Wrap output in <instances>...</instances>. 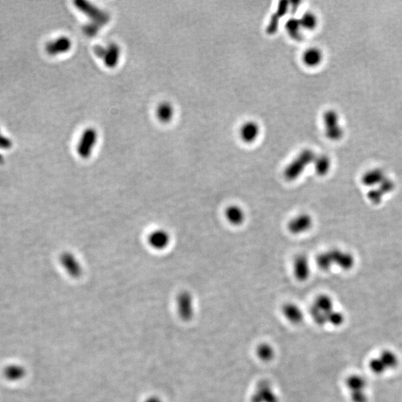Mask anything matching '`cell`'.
<instances>
[{
    "instance_id": "23",
    "label": "cell",
    "mask_w": 402,
    "mask_h": 402,
    "mask_svg": "<svg viewBox=\"0 0 402 402\" xmlns=\"http://www.w3.org/2000/svg\"><path fill=\"white\" fill-rule=\"evenodd\" d=\"M180 311L184 317L188 318L193 313L192 297L189 293L184 292L180 295L178 300Z\"/></svg>"
},
{
    "instance_id": "22",
    "label": "cell",
    "mask_w": 402,
    "mask_h": 402,
    "mask_svg": "<svg viewBox=\"0 0 402 402\" xmlns=\"http://www.w3.org/2000/svg\"><path fill=\"white\" fill-rule=\"evenodd\" d=\"M286 32L293 40L300 41L303 39V28L300 23V20L297 17H290L284 24Z\"/></svg>"
},
{
    "instance_id": "4",
    "label": "cell",
    "mask_w": 402,
    "mask_h": 402,
    "mask_svg": "<svg viewBox=\"0 0 402 402\" xmlns=\"http://www.w3.org/2000/svg\"><path fill=\"white\" fill-rule=\"evenodd\" d=\"M399 358L393 351H381L378 355L370 361V368L372 372L382 375L384 373L395 370L399 365Z\"/></svg>"
},
{
    "instance_id": "15",
    "label": "cell",
    "mask_w": 402,
    "mask_h": 402,
    "mask_svg": "<svg viewBox=\"0 0 402 402\" xmlns=\"http://www.w3.org/2000/svg\"><path fill=\"white\" fill-rule=\"evenodd\" d=\"M323 58V51L317 46L307 48L302 55V61L308 67L314 68L320 66Z\"/></svg>"
},
{
    "instance_id": "8",
    "label": "cell",
    "mask_w": 402,
    "mask_h": 402,
    "mask_svg": "<svg viewBox=\"0 0 402 402\" xmlns=\"http://www.w3.org/2000/svg\"><path fill=\"white\" fill-rule=\"evenodd\" d=\"M313 220L309 213H303L293 217L287 223V229L291 234L300 236L310 231Z\"/></svg>"
},
{
    "instance_id": "29",
    "label": "cell",
    "mask_w": 402,
    "mask_h": 402,
    "mask_svg": "<svg viewBox=\"0 0 402 402\" xmlns=\"http://www.w3.org/2000/svg\"><path fill=\"white\" fill-rule=\"evenodd\" d=\"M101 27V26H100V25L93 23L92 22V23L87 25V26L84 27V31H85L86 34H88V35L94 36L98 32L100 28Z\"/></svg>"
},
{
    "instance_id": "24",
    "label": "cell",
    "mask_w": 402,
    "mask_h": 402,
    "mask_svg": "<svg viewBox=\"0 0 402 402\" xmlns=\"http://www.w3.org/2000/svg\"><path fill=\"white\" fill-rule=\"evenodd\" d=\"M299 20L303 30L306 31H313L318 26V17L313 11H306Z\"/></svg>"
},
{
    "instance_id": "14",
    "label": "cell",
    "mask_w": 402,
    "mask_h": 402,
    "mask_svg": "<svg viewBox=\"0 0 402 402\" xmlns=\"http://www.w3.org/2000/svg\"><path fill=\"white\" fill-rule=\"evenodd\" d=\"M224 217L226 221L232 226H240L246 220L247 215L242 207L237 204H232L225 210Z\"/></svg>"
},
{
    "instance_id": "2",
    "label": "cell",
    "mask_w": 402,
    "mask_h": 402,
    "mask_svg": "<svg viewBox=\"0 0 402 402\" xmlns=\"http://www.w3.org/2000/svg\"><path fill=\"white\" fill-rule=\"evenodd\" d=\"M316 263L320 269L329 271L333 265H338L343 270H349L354 265L353 257L347 252L339 249H332L320 253L316 259Z\"/></svg>"
},
{
    "instance_id": "28",
    "label": "cell",
    "mask_w": 402,
    "mask_h": 402,
    "mask_svg": "<svg viewBox=\"0 0 402 402\" xmlns=\"http://www.w3.org/2000/svg\"><path fill=\"white\" fill-rule=\"evenodd\" d=\"M5 375L9 380H18L24 375V371L19 366H11L5 370Z\"/></svg>"
},
{
    "instance_id": "12",
    "label": "cell",
    "mask_w": 402,
    "mask_h": 402,
    "mask_svg": "<svg viewBox=\"0 0 402 402\" xmlns=\"http://www.w3.org/2000/svg\"><path fill=\"white\" fill-rule=\"evenodd\" d=\"M293 274L297 281H306L310 275V265L309 258L304 254H300L294 258L292 264Z\"/></svg>"
},
{
    "instance_id": "18",
    "label": "cell",
    "mask_w": 402,
    "mask_h": 402,
    "mask_svg": "<svg viewBox=\"0 0 402 402\" xmlns=\"http://www.w3.org/2000/svg\"><path fill=\"white\" fill-rule=\"evenodd\" d=\"M289 8V2H287V1H282V2H279L278 6H277V11L273 14L271 20L268 23V28H267V31H268V34H274L278 31L280 20H281V17H284L285 16Z\"/></svg>"
},
{
    "instance_id": "20",
    "label": "cell",
    "mask_w": 402,
    "mask_h": 402,
    "mask_svg": "<svg viewBox=\"0 0 402 402\" xmlns=\"http://www.w3.org/2000/svg\"><path fill=\"white\" fill-rule=\"evenodd\" d=\"M170 242V236L164 230H156L151 233L149 236V243L152 247L160 250L165 249Z\"/></svg>"
},
{
    "instance_id": "10",
    "label": "cell",
    "mask_w": 402,
    "mask_h": 402,
    "mask_svg": "<svg viewBox=\"0 0 402 402\" xmlns=\"http://www.w3.org/2000/svg\"><path fill=\"white\" fill-rule=\"evenodd\" d=\"M98 133L95 129L88 128L84 130L77 147L78 155L83 159L89 158L96 145Z\"/></svg>"
},
{
    "instance_id": "17",
    "label": "cell",
    "mask_w": 402,
    "mask_h": 402,
    "mask_svg": "<svg viewBox=\"0 0 402 402\" xmlns=\"http://www.w3.org/2000/svg\"><path fill=\"white\" fill-rule=\"evenodd\" d=\"M60 262L66 272L74 278H78L81 275V265L76 258L70 252H64L60 258Z\"/></svg>"
},
{
    "instance_id": "3",
    "label": "cell",
    "mask_w": 402,
    "mask_h": 402,
    "mask_svg": "<svg viewBox=\"0 0 402 402\" xmlns=\"http://www.w3.org/2000/svg\"><path fill=\"white\" fill-rule=\"evenodd\" d=\"M316 154L310 149L302 151L284 168V179L289 182L297 181L304 173L308 167L312 165L316 157Z\"/></svg>"
},
{
    "instance_id": "13",
    "label": "cell",
    "mask_w": 402,
    "mask_h": 402,
    "mask_svg": "<svg viewBox=\"0 0 402 402\" xmlns=\"http://www.w3.org/2000/svg\"><path fill=\"white\" fill-rule=\"evenodd\" d=\"M239 136L247 144L255 142L260 135V126L255 121H247L241 125L239 128Z\"/></svg>"
},
{
    "instance_id": "5",
    "label": "cell",
    "mask_w": 402,
    "mask_h": 402,
    "mask_svg": "<svg viewBox=\"0 0 402 402\" xmlns=\"http://www.w3.org/2000/svg\"><path fill=\"white\" fill-rule=\"evenodd\" d=\"M325 136L331 141H339L344 136V129L341 125L340 118L335 110H328L323 114Z\"/></svg>"
},
{
    "instance_id": "16",
    "label": "cell",
    "mask_w": 402,
    "mask_h": 402,
    "mask_svg": "<svg viewBox=\"0 0 402 402\" xmlns=\"http://www.w3.org/2000/svg\"><path fill=\"white\" fill-rule=\"evenodd\" d=\"M281 312L284 318L291 324H301L304 320V313L303 310L295 303H286L282 306Z\"/></svg>"
},
{
    "instance_id": "27",
    "label": "cell",
    "mask_w": 402,
    "mask_h": 402,
    "mask_svg": "<svg viewBox=\"0 0 402 402\" xmlns=\"http://www.w3.org/2000/svg\"><path fill=\"white\" fill-rule=\"evenodd\" d=\"M385 180L384 172L380 169H374L368 171L364 177V181L367 185H374L376 183L381 182Z\"/></svg>"
},
{
    "instance_id": "26",
    "label": "cell",
    "mask_w": 402,
    "mask_h": 402,
    "mask_svg": "<svg viewBox=\"0 0 402 402\" xmlns=\"http://www.w3.org/2000/svg\"><path fill=\"white\" fill-rule=\"evenodd\" d=\"M256 354L258 358L262 361L268 362L271 361L275 355V351L270 344H261L256 349Z\"/></svg>"
},
{
    "instance_id": "9",
    "label": "cell",
    "mask_w": 402,
    "mask_h": 402,
    "mask_svg": "<svg viewBox=\"0 0 402 402\" xmlns=\"http://www.w3.org/2000/svg\"><path fill=\"white\" fill-rule=\"evenodd\" d=\"M252 402H278L279 398L273 384L270 381H263L255 387L252 397Z\"/></svg>"
},
{
    "instance_id": "7",
    "label": "cell",
    "mask_w": 402,
    "mask_h": 402,
    "mask_svg": "<svg viewBox=\"0 0 402 402\" xmlns=\"http://www.w3.org/2000/svg\"><path fill=\"white\" fill-rule=\"evenodd\" d=\"M94 52L95 55L103 61L107 67H116L120 62L121 50L116 43H110L106 46H95Z\"/></svg>"
},
{
    "instance_id": "21",
    "label": "cell",
    "mask_w": 402,
    "mask_h": 402,
    "mask_svg": "<svg viewBox=\"0 0 402 402\" xmlns=\"http://www.w3.org/2000/svg\"><path fill=\"white\" fill-rule=\"evenodd\" d=\"M316 175L320 177L326 176L331 170L332 161L330 157L326 155H316L313 164Z\"/></svg>"
},
{
    "instance_id": "19",
    "label": "cell",
    "mask_w": 402,
    "mask_h": 402,
    "mask_svg": "<svg viewBox=\"0 0 402 402\" xmlns=\"http://www.w3.org/2000/svg\"><path fill=\"white\" fill-rule=\"evenodd\" d=\"M71 47H72V41L70 39L66 37H62L48 43L46 46V50L50 55H55L65 53L68 52Z\"/></svg>"
},
{
    "instance_id": "25",
    "label": "cell",
    "mask_w": 402,
    "mask_h": 402,
    "mask_svg": "<svg viewBox=\"0 0 402 402\" xmlns=\"http://www.w3.org/2000/svg\"><path fill=\"white\" fill-rule=\"evenodd\" d=\"M175 111L173 106L170 103H161L156 110V117L159 121L163 123H168L173 118Z\"/></svg>"
},
{
    "instance_id": "11",
    "label": "cell",
    "mask_w": 402,
    "mask_h": 402,
    "mask_svg": "<svg viewBox=\"0 0 402 402\" xmlns=\"http://www.w3.org/2000/svg\"><path fill=\"white\" fill-rule=\"evenodd\" d=\"M75 5L80 11H83V13H84L86 15H88V17H91V19H92L93 23H97L102 26L103 25L108 23L110 20V17L107 13L101 11L99 8L91 5L88 2H84V1H77L75 2Z\"/></svg>"
},
{
    "instance_id": "1",
    "label": "cell",
    "mask_w": 402,
    "mask_h": 402,
    "mask_svg": "<svg viewBox=\"0 0 402 402\" xmlns=\"http://www.w3.org/2000/svg\"><path fill=\"white\" fill-rule=\"evenodd\" d=\"M310 312L312 320L320 326L329 325L338 327L344 322V315L335 309L333 300L328 295H320L315 299Z\"/></svg>"
},
{
    "instance_id": "6",
    "label": "cell",
    "mask_w": 402,
    "mask_h": 402,
    "mask_svg": "<svg viewBox=\"0 0 402 402\" xmlns=\"http://www.w3.org/2000/svg\"><path fill=\"white\" fill-rule=\"evenodd\" d=\"M346 388L353 402H367V383L364 377L352 375L346 381Z\"/></svg>"
}]
</instances>
